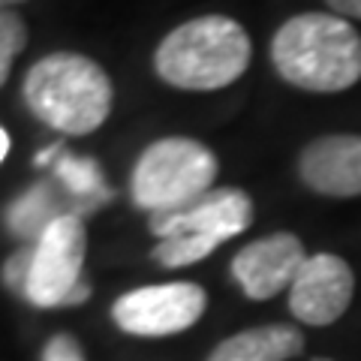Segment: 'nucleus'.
Instances as JSON below:
<instances>
[{
	"mask_svg": "<svg viewBox=\"0 0 361 361\" xmlns=\"http://www.w3.org/2000/svg\"><path fill=\"white\" fill-rule=\"evenodd\" d=\"M271 63L292 87L337 94L361 78V33L331 13L292 16L271 39Z\"/></svg>",
	"mask_w": 361,
	"mask_h": 361,
	"instance_id": "f257e3e1",
	"label": "nucleus"
},
{
	"mask_svg": "<svg viewBox=\"0 0 361 361\" xmlns=\"http://www.w3.org/2000/svg\"><path fill=\"white\" fill-rule=\"evenodd\" d=\"M27 109L45 127L66 135L99 130L115 103V87L106 70L87 54L54 51L27 70L21 85Z\"/></svg>",
	"mask_w": 361,
	"mask_h": 361,
	"instance_id": "f03ea898",
	"label": "nucleus"
},
{
	"mask_svg": "<svg viewBox=\"0 0 361 361\" xmlns=\"http://www.w3.org/2000/svg\"><path fill=\"white\" fill-rule=\"evenodd\" d=\"M250 54V37L235 18L199 16L157 45L154 70L178 90H220L247 73Z\"/></svg>",
	"mask_w": 361,
	"mask_h": 361,
	"instance_id": "7ed1b4c3",
	"label": "nucleus"
},
{
	"mask_svg": "<svg viewBox=\"0 0 361 361\" xmlns=\"http://www.w3.org/2000/svg\"><path fill=\"white\" fill-rule=\"evenodd\" d=\"M217 169L214 151L196 139L187 135L157 139L135 160L130 178L133 202L151 217L184 211L214 190Z\"/></svg>",
	"mask_w": 361,
	"mask_h": 361,
	"instance_id": "20e7f679",
	"label": "nucleus"
},
{
	"mask_svg": "<svg viewBox=\"0 0 361 361\" xmlns=\"http://www.w3.org/2000/svg\"><path fill=\"white\" fill-rule=\"evenodd\" d=\"M253 223V199L238 187H217L196 205L175 214L151 217V232L160 238L154 259L163 268H184L202 262Z\"/></svg>",
	"mask_w": 361,
	"mask_h": 361,
	"instance_id": "39448f33",
	"label": "nucleus"
},
{
	"mask_svg": "<svg viewBox=\"0 0 361 361\" xmlns=\"http://www.w3.org/2000/svg\"><path fill=\"white\" fill-rule=\"evenodd\" d=\"M87 232L82 217L63 214L33 244L25 298L37 307H66L70 292L82 283Z\"/></svg>",
	"mask_w": 361,
	"mask_h": 361,
	"instance_id": "423d86ee",
	"label": "nucleus"
},
{
	"mask_svg": "<svg viewBox=\"0 0 361 361\" xmlns=\"http://www.w3.org/2000/svg\"><path fill=\"white\" fill-rule=\"evenodd\" d=\"M205 307L208 295L199 283H163L142 286L121 295L111 307V319L127 334L169 337L196 325Z\"/></svg>",
	"mask_w": 361,
	"mask_h": 361,
	"instance_id": "0eeeda50",
	"label": "nucleus"
},
{
	"mask_svg": "<svg viewBox=\"0 0 361 361\" xmlns=\"http://www.w3.org/2000/svg\"><path fill=\"white\" fill-rule=\"evenodd\" d=\"M353 292V268L334 253H316L307 256L289 286V310L304 325H331L346 313Z\"/></svg>",
	"mask_w": 361,
	"mask_h": 361,
	"instance_id": "6e6552de",
	"label": "nucleus"
},
{
	"mask_svg": "<svg viewBox=\"0 0 361 361\" xmlns=\"http://www.w3.org/2000/svg\"><path fill=\"white\" fill-rule=\"evenodd\" d=\"M304 262L307 253L298 235L274 232L238 250V256L232 259V277L238 280L247 298L268 301L295 283Z\"/></svg>",
	"mask_w": 361,
	"mask_h": 361,
	"instance_id": "1a4fd4ad",
	"label": "nucleus"
},
{
	"mask_svg": "<svg viewBox=\"0 0 361 361\" xmlns=\"http://www.w3.org/2000/svg\"><path fill=\"white\" fill-rule=\"evenodd\" d=\"M298 175L319 196H361V135L334 133L313 139L298 157Z\"/></svg>",
	"mask_w": 361,
	"mask_h": 361,
	"instance_id": "9d476101",
	"label": "nucleus"
},
{
	"mask_svg": "<svg viewBox=\"0 0 361 361\" xmlns=\"http://www.w3.org/2000/svg\"><path fill=\"white\" fill-rule=\"evenodd\" d=\"M304 353V334L292 325H259L214 346L208 361H289Z\"/></svg>",
	"mask_w": 361,
	"mask_h": 361,
	"instance_id": "9b49d317",
	"label": "nucleus"
},
{
	"mask_svg": "<svg viewBox=\"0 0 361 361\" xmlns=\"http://www.w3.org/2000/svg\"><path fill=\"white\" fill-rule=\"evenodd\" d=\"M63 214H73L70 205H63L58 193H54V187L49 180H42V184H33L27 193H21L13 205H9L6 223L21 238L39 241V235L58 217H63Z\"/></svg>",
	"mask_w": 361,
	"mask_h": 361,
	"instance_id": "f8f14e48",
	"label": "nucleus"
},
{
	"mask_svg": "<svg viewBox=\"0 0 361 361\" xmlns=\"http://www.w3.org/2000/svg\"><path fill=\"white\" fill-rule=\"evenodd\" d=\"M54 175L63 184V190L70 193V199L78 205V214L94 211L103 202L111 199V190L106 187L99 163L94 157H75V154H61L54 163Z\"/></svg>",
	"mask_w": 361,
	"mask_h": 361,
	"instance_id": "ddd939ff",
	"label": "nucleus"
},
{
	"mask_svg": "<svg viewBox=\"0 0 361 361\" xmlns=\"http://www.w3.org/2000/svg\"><path fill=\"white\" fill-rule=\"evenodd\" d=\"M27 45V25L21 21L18 13L13 9H4L0 13V87L6 85L9 73H13V63Z\"/></svg>",
	"mask_w": 361,
	"mask_h": 361,
	"instance_id": "4468645a",
	"label": "nucleus"
},
{
	"mask_svg": "<svg viewBox=\"0 0 361 361\" xmlns=\"http://www.w3.org/2000/svg\"><path fill=\"white\" fill-rule=\"evenodd\" d=\"M30 262H33V247L30 250H18L6 259V265H4V283L18 292L21 298H25V292H27V277H30Z\"/></svg>",
	"mask_w": 361,
	"mask_h": 361,
	"instance_id": "2eb2a0df",
	"label": "nucleus"
},
{
	"mask_svg": "<svg viewBox=\"0 0 361 361\" xmlns=\"http://www.w3.org/2000/svg\"><path fill=\"white\" fill-rule=\"evenodd\" d=\"M42 361H87L82 343L73 334H54L42 349Z\"/></svg>",
	"mask_w": 361,
	"mask_h": 361,
	"instance_id": "dca6fc26",
	"label": "nucleus"
},
{
	"mask_svg": "<svg viewBox=\"0 0 361 361\" xmlns=\"http://www.w3.org/2000/svg\"><path fill=\"white\" fill-rule=\"evenodd\" d=\"M341 18H361V0H325Z\"/></svg>",
	"mask_w": 361,
	"mask_h": 361,
	"instance_id": "f3484780",
	"label": "nucleus"
},
{
	"mask_svg": "<svg viewBox=\"0 0 361 361\" xmlns=\"http://www.w3.org/2000/svg\"><path fill=\"white\" fill-rule=\"evenodd\" d=\"M87 295H90V286H87L85 280H82V283H78V286L70 292V298H66V307H70V304H82Z\"/></svg>",
	"mask_w": 361,
	"mask_h": 361,
	"instance_id": "a211bd4d",
	"label": "nucleus"
},
{
	"mask_svg": "<svg viewBox=\"0 0 361 361\" xmlns=\"http://www.w3.org/2000/svg\"><path fill=\"white\" fill-rule=\"evenodd\" d=\"M58 154H63V151H61V145H51V148H45L42 154H37V160H33V163H37V166H45V163H51Z\"/></svg>",
	"mask_w": 361,
	"mask_h": 361,
	"instance_id": "6ab92c4d",
	"label": "nucleus"
},
{
	"mask_svg": "<svg viewBox=\"0 0 361 361\" xmlns=\"http://www.w3.org/2000/svg\"><path fill=\"white\" fill-rule=\"evenodd\" d=\"M6 154H9V135H6L4 127H0V163L6 160Z\"/></svg>",
	"mask_w": 361,
	"mask_h": 361,
	"instance_id": "aec40b11",
	"label": "nucleus"
},
{
	"mask_svg": "<svg viewBox=\"0 0 361 361\" xmlns=\"http://www.w3.org/2000/svg\"><path fill=\"white\" fill-rule=\"evenodd\" d=\"M16 4H25V0H0V13H4V9H13Z\"/></svg>",
	"mask_w": 361,
	"mask_h": 361,
	"instance_id": "412c9836",
	"label": "nucleus"
},
{
	"mask_svg": "<svg viewBox=\"0 0 361 361\" xmlns=\"http://www.w3.org/2000/svg\"><path fill=\"white\" fill-rule=\"evenodd\" d=\"M313 361H331V358H313Z\"/></svg>",
	"mask_w": 361,
	"mask_h": 361,
	"instance_id": "4be33fe9",
	"label": "nucleus"
}]
</instances>
